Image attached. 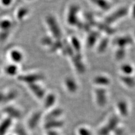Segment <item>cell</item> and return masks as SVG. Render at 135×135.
<instances>
[{
  "label": "cell",
  "instance_id": "4",
  "mask_svg": "<svg viewBox=\"0 0 135 135\" xmlns=\"http://www.w3.org/2000/svg\"><path fill=\"white\" fill-rule=\"evenodd\" d=\"M29 90L31 91L36 97L39 99H44L46 96L45 90L42 86H40L37 83L28 84Z\"/></svg>",
  "mask_w": 135,
  "mask_h": 135
},
{
  "label": "cell",
  "instance_id": "6",
  "mask_svg": "<svg viewBox=\"0 0 135 135\" xmlns=\"http://www.w3.org/2000/svg\"><path fill=\"white\" fill-rule=\"evenodd\" d=\"M3 112L8 116L7 117L13 119H19L22 114L18 109L12 106H7L3 109Z\"/></svg>",
  "mask_w": 135,
  "mask_h": 135
},
{
  "label": "cell",
  "instance_id": "11",
  "mask_svg": "<svg viewBox=\"0 0 135 135\" xmlns=\"http://www.w3.org/2000/svg\"><path fill=\"white\" fill-rule=\"evenodd\" d=\"M65 86L66 88L67 91H68L70 93H75L77 91L78 85L77 82H75L74 79L71 78H67L65 79Z\"/></svg>",
  "mask_w": 135,
  "mask_h": 135
},
{
  "label": "cell",
  "instance_id": "17",
  "mask_svg": "<svg viewBox=\"0 0 135 135\" xmlns=\"http://www.w3.org/2000/svg\"><path fill=\"white\" fill-rule=\"evenodd\" d=\"M29 9L26 7H21L19 8L16 12V18L19 20H23L29 14Z\"/></svg>",
  "mask_w": 135,
  "mask_h": 135
},
{
  "label": "cell",
  "instance_id": "14",
  "mask_svg": "<svg viewBox=\"0 0 135 135\" xmlns=\"http://www.w3.org/2000/svg\"><path fill=\"white\" fill-rule=\"evenodd\" d=\"M128 103L126 101L122 100L118 102L117 104L118 110L120 114L123 117H126L128 114Z\"/></svg>",
  "mask_w": 135,
  "mask_h": 135
},
{
  "label": "cell",
  "instance_id": "21",
  "mask_svg": "<svg viewBox=\"0 0 135 135\" xmlns=\"http://www.w3.org/2000/svg\"><path fill=\"white\" fill-rule=\"evenodd\" d=\"M71 46H73V48L75 50H78V48H79L78 41L77 39L75 38H73L71 39Z\"/></svg>",
  "mask_w": 135,
  "mask_h": 135
},
{
  "label": "cell",
  "instance_id": "25",
  "mask_svg": "<svg viewBox=\"0 0 135 135\" xmlns=\"http://www.w3.org/2000/svg\"><path fill=\"white\" fill-rule=\"evenodd\" d=\"M4 98H5V94L0 92V103H3Z\"/></svg>",
  "mask_w": 135,
  "mask_h": 135
},
{
  "label": "cell",
  "instance_id": "18",
  "mask_svg": "<svg viewBox=\"0 0 135 135\" xmlns=\"http://www.w3.org/2000/svg\"><path fill=\"white\" fill-rule=\"evenodd\" d=\"M12 26V22L9 19H3L0 21V29L2 31H7Z\"/></svg>",
  "mask_w": 135,
  "mask_h": 135
},
{
  "label": "cell",
  "instance_id": "15",
  "mask_svg": "<svg viewBox=\"0 0 135 135\" xmlns=\"http://www.w3.org/2000/svg\"><path fill=\"white\" fill-rule=\"evenodd\" d=\"M19 68L16 64H11L5 68V73L10 76H14L18 73Z\"/></svg>",
  "mask_w": 135,
  "mask_h": 135
},
{
  "label": "cell",
  "instance_id": "2",
  "mask_svg": "<svg viewBox=\"0 0 135 135\" xmlns=\"http://www.w3.org/2000/svg\"><path fill=\"white\" fill-rule=\"evenodd\" d=\"M18 79L20 82L28 84L35 83L44 79V75L41 73H29L21 74L18 77Z\"/></svg>",
  "mask_w": 135,
  "mask_h": 135
},
{
  "label": "cell",
  "instance_id": "20",
  "mask_svg": "<svg viewBox=\"0 0 135 135\" xmlns=\"http://www.w3.org/2000/svg\"><path fill=\"white\" fill-rule=\"evenodd\" d=\"M41 42L44 45L47 46H49V47H50V46H51L52 44H53L54 42L52 41V40L51 37H45L42 39Z\"/></svg>",
  "mask_w": 135,
  "mask_h": 135
},
{
  "label": "cell",
  "instance_id": "8",
  "mask_svg": "<svg viewBox=\"0 0 135 135\" xmlns=\"http://www.w3.org/2000/svg\"><path fill=\"white\" fill-rule=\"evenodd\" d=\"M12 123V119L10 118H6L0 123V135H5L11 127Z\"/></svg>",
  "mask_w": 135,
  "mask_h": 135
},
{
  "label": "cell",
  "instance_id": "12",
  "mask_svg": "<svg viewBox=\"0 0 135 135\" xmlns=\"http://www.w3.org/2000/svg\"><path fill=\"white\" fill-rule=\"evenodd\" d=\"M119 70L120 72L123 73V76H131L134 71L135 69L132 64L127 62L120 65Z\"/></svg>",
  "mask_w": 135,
  "mask_h": 135
},
{
  "label": "cell",
  "instance_id": "1",
  "mask_svg": "<svg viewBox=\"0 0 135 135\" xmlns=\"http://www.w3.org/2000/svg\"><path fill=\"white\" fill-rule=\"evenodd\" d=\"M46 23L53 37L56 40H60L62 33L56 19L52 16L49 15L46 18Z\"/></svg>",
  "mask_w": 135,
  "mask_h": 135
},
{
  "label": "cell",
  "instance_id": "10",
  "mask_svg": "<svg viewBox=\"0 0 135 135\" xmlns=\"http://www.w3.org/2000/svg\"><path fill=\"white\" fill-rule=\"evenodd\" d=\"M56 101V95L50 93L46 95L44 98V107L46 109H50L52 107Z\"/></svg>",
  "mask_w": 135,
  "mask_h": 135
},
{
  "label": "cell",
  "instance_id": "9",
  "mask_svg": "<svg viewBox=\"0 0 135 135\" xmlns=\"http://www.w3.org/2000/svg\"><path fill=\"white\" fill-rule=\"evenodd\" d=\"M9 55L11 60L14 62V64L22 62L24 58L23 53L20 51L16 49L11 50L10 52Z\"/></svg>",
  "mask_w": 135,
  "mask_h": 135
},
{
  "label": "cell",
  "instance_id": "24",
  "mask_svg": "<svg viewBox=\"0 0 135 135\" xmlns=\"http://www.w3.org/2000/svg\"><path fill=\"white\" fill-rule=\"evenodd\" d=\"M12 2V1H2L1 2V5H3V6H6V7L9 6Z\"/></svg>",
  "mask_w": 135,
  "mask_h": 135
},
{
  "label": "cell",
  "instance_id": "19",
  "mask_svg": "<svg viewBox=\"0 0 135 135\" xmlns=\"http://www.w3.org/2000/svg\"><path fill=\"white\" fill-rule=\"evenodd\" d=\"M78 135H92L91 131L84 127H81L78 129Z\"/></svg>",
  "mask_w": 135,
  "mask_h": 135
},
{
  "label": "cell",
  "instance_id": "3",
  "mask_svg": "<svg viewBox=\"0 0 135 135\" xmlns=\"http://www.w3.org/2000/svg\"><path fill=\"white\" fill-rule=\"evenodd\" d=\"M64 126V122L57 119H52L46 120L44 124V128L46 131H56L57 129L60 128Z\"/></svg>",
  "mask_w": 135,
  "mask_h": 135
},
{
  "label": "cell",
  "instance_id": "22",
  "mask_svg": "<svg viewBox=\"0 0 135 135\" xmlns=\"http://www.w3.org/2000/svg\"><path fill=\"white\" fill-rule=\"evenodd\" d=\"M16 133L18 135H27L26 132L22 128H17L16 129Z\"/></svg>",
  "mask_w": 135,
  "mask_h": 135
},
{
  "label": "cell",
  "instance_id": "16",
  "mask_svg": "<svg viewBox=\"0 0 135 135\" xmlns=\"http://www.w3.org/2000/svg\"><path fill=\"white\" fill-rule=\"evenodd\" d=\"M18 96V93L15 90H12L8 92L7 94H5L3 103H7L14 100Z\"/></svg>",
  "mask_w": 135,
  "mask_h": 135
},
{
  "label": "cell",
  "instance_id": "5",
  "mask_svg": "<svg viewBox=\"0 0 135 135\" xmlns=\"http://www.w3.org/2000/svg\"><path fill=\"white\" fill-rule=\"evenodd\" d=\"M42 115L41 112H36L33 114L28 121V127L29 129H34L37 127L41 120Z\"/></svg>",
  "mask_w": 135,
  "mask_h": 135
},
{
  "label": "cell",
  "instance_id": "13",
  "mask_svg": "<svg viewBox=\"0 0 135 135\" xmlns=\"http://www.w3.org/2000/svg\"><path fill=\"white\" fill-rule=\"evenodd\" d=\"M62 114V110L61 109L55 108L51 110L45 115V119L46 120L57 119Z\"/></svg>",
  "mask_w": 135,
  "mask_h": 135
},
{
  "label": "cell",
  "instance_id": "26",
  "mask_svg": "<svg viewBox=\"0 0 135 135\" xmlns=\"http://www.w3.org/2000/svg\"><path fill=\"white\" fill-rule=\"evenodd\" d=\"M0 73H1V70H0Z\"/></svg>",
  "mask_w": 135,
  "mask_h": 135
},
{
  "label": "cell",
  "instance_id": "23",
  "mask_svg": "<svg viewBox=\"0 0 135 135\" xmlns=\"http://www.w3.org/2000/svg\"><path fill=\"white\" fill-rule=\"evenodd\" d=\"M46 135H60L57 131H46Z\"/></svg>",
  "mask_w": 135,
  "mask_h": 135
},
{
  "label": "cell",
  "instance_id": "7",
  "mask_svg": "<svg viewBox=\"0 0 135 135\" xmlns=\"http://www.w3.org/2000/svg\"><path fill=\"white\" fill-rule=\"evenodd\" d=\"M118 121L116 118H113V119H111L106 126L103 127L100 130V135H108L112 130L115 129L117 127L116 126L118 125Z\"/></svg>",
  "mask_w": 135,
  "mask_h": 135
}]
</instances>
